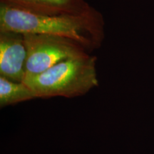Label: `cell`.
<instances>
[{"mask_svg":"<svg viewBox=\"0 0 154 154\" xmlns=\"http://www.w3.org/2000/svg\"><path fill=\"white\" fill-rule=\"evenodd\" d=\"M97 58L88 53L57 63L37 75H26L23 82L36 98L56 96L74 98L99 86L96 63Z\"/></svg>","mask_w":154,"mask_h":154,"instance_id":"cell-2","label":"cell"},{"mask_svg":"<svg viewBox=\"0 0 154 154\" xmlns=\"http://www.w3.org/2000/svg\"><path fill=\"white\" fill-rule=\"evenodd\" d=\"M26 59L24 34L11 31L0 32V76L22 82L26 76Z\"/></svg>","mask_w":154,"mask_h":154,"instance_id":"cell-4","label":"cell"},{"mask_svg":"<svg viewBox=\"0 0 154 154\" xmlns=\"http://www.w3.org/2000/svg\"><path fill=\"white\" fill-rule=\"evenodd\" d=\"M27 59L26 75H37L70 58L87 54L76 42L60 36L24 34Z\"/></svg>","mask_w":154,"mask_h":154,"instance_id":"cell-3","label":"cell"},{"mask_svg":"<svg viewBox=\"0 0 154 154\" xmlns=\"http://www.w3.org/2000/svg\"><path fill=\"white\" fill-rule=\"evenodd\" d=\"M44 34L71 38L87 52L101 47L105 38V21L93 7L79 14L42 15L0 4V32Z\"/></svg>","mask_w":154,"mask_h":154,"instance_id":"cell-1","label":"cell"},{"mask_svg":"<svg viewBox=\"0 0 154 154\" xmlns=\"http://www.w3.org/2000/svg\"><path fill=\"white\" fill-rule=\"evenodd\" d=\"M36 98L35 94L24 82H17L0 76V106L14 105Z\"/></svg>","mask_w":154,"mask_h":154,"instance_id":"cell-6","label":"cell"},{"mask_svg":"<svg viewBox=\"0 0 154 154\" xmlns=\"http://www.w3.org/2000/svg\"><path fill=\"white\" fill-rule=\"evenodd\" d=\"M0 4L49 16L79 14L93 9L86 0H0Z\"/></svg>","mask_w":154,"mask_h":154,"instance_id":"cell-5","label":"cell"}]
</instances>
